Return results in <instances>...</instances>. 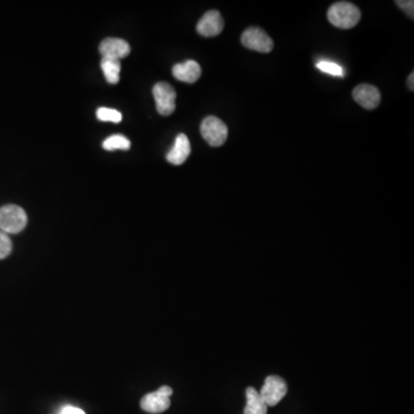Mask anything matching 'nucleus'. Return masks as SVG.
Returning <instances> with one entry per match:
<instances>
[{
	"mask_svg": "<svg viewBox=\"0 0 414 414\" xmlns=\"http://www.w3.org/2000/svg\"><path fill=\"white\" fill-rule=\"evenodd\" d=\"M327 17L334 27L340 29H351L361 21V10L354 3L338 1L329 7Z\"/></svg>",
	"mask_w": 414,
	"mask_h": 414,
	"instance_id": "nucleus-1",
	"label": "nucleus"
},
{
	"mask_svg": "<svg viewBox=\"0 0 414 414\" xmlns=\"http://www.w3.org/2000/svg\"><path fill=\"white\" fill-rule=\"evenodd\" d=\"M28 224L26 210L17 205H6L0 208V229L5 234H17Z\"/></svg>",
	"mask_w": 414,
	"mask_h": 414,
	"instance_id": "nucleus-2",
	"label": "nucleus"
},
{
	"mask_svg": "<svg viewBox=\"0 0 414 414\" xmlns=\"http://www.w3.org/2000/svg\"><path fill=\"white\" fill-rule=\"evenodd\" d=\"M201 136L210 147H217L224 145L228 138V128L224 121L219 117H205L201 124Z\"/></svg>",
	"mask_w": 414,
	"mask_h": 414,
	"instance_id": "nucleus-3",
	"label": "nucleus"
},
{
	"mask_svg": "<svg viewBox=\"0 0 414 414\" xmlns=\"http://www.w3.org/2000/svg\"><path fill=\"white\" fill-rule=\"evenodd\" d=\"M241 42L244 47L260 53H270L274 47V42L271 37L258 27L247 28L242 34Z\"/></svg>",
	"mask_w": 414,
	"mask_h": 414,
	"instance_id": "nucleus-4",
	"label": "nucleus"
},
{
	"mask_svg": "<svg viewBox=\"0 0 414 414\" xmlns=\"http://www.w3.org/2000/svg\"><path fill=\"white\" fill-rule=\"evenodd\" d=\"M154 97L157 105L158 113L168 117L176 108V91L167 82H159L154 87Z\"/></svg>",
	"mask_w": 414,
	"mask_h": 414,
	"instance_id": "nucleus-5",
	"label": "nucleus"
},
{
	"mask_svg": "<svg viewBox=\"0 0 414 414\" xmlns=\"http://www.w3.org/2000/svg\"><path fill=\"white\" fill-rule=\"evenodd\" d=\"M287 392V382L281 376L270 375L265 380L264 386L261 388L259 394L267 406H275L283 399Z\"/></svg>",
	"mask_w": 414,
	"mask_h": 414,
	"instance_id": "nucleus-6",
	"label": "nucleus"
},
{
	"mask_svg": "<svg viewBox=\"0 0 414 414\" xmlns=\"http://www.w3.org/2000/svg\"><path fill=\"white\" fill-rule=\"evenodd\" d=\"M224 28V17L217 10H208L197 24L198 34L204 37L217 36L222 33Z\"/></svg>",
	"mask_w": 414,
	"mask_h": 414,
	"instance_id": "nucleus-7",
	"label": "nucleus"
},
{
	"mask_svg": "<svg viewBox=\"0 0 414 414\" xmlns=\"http://www.w3.org/2000/svg\"><path fill=\"white\" fill-rule=\"evenodd\" d=\"M352 96L354 101L366 110H374L381 103L380 91L371 84H359L352 91Z\"/></svg>",
	"mask_w": 414,
	"mask_h": 414,
	"instance_id": "nucleus-8",
	"label": "nucleus"
},
{
	"mask_svg": "<svg viewBox=\"0 0 414 414\" xmlns=\"http://www.w3.org/2000/svg\"><path fill=\"white\" fill-rule=\"evenodd\" d=\"M99 52L103 58L121 60L131 53V45L120 38H106L99 45Z\"/></svg>",
	"mask_w": 414,
	"mask_h": 414,
	"instance_id": "nucleus-9",
	"label": "nucleus"
},
{
	"mask_svg": "<svg viewBox=\"0 0 414 414\" xmlns=\"http://www.w3.org/2000/svg\"><path fill=\"white\" fill-rule=\"evenodd\" d=\"M140 408L147 413L158 414L167 411L171 408V398L161 395L159 391H154L145 395L140 401Z\"/></svg>",
	"mask_w": 414,
	"mask_h": 414,
	"instance_id": "nucleus-10",
	"label": "nucleus"
},
{
	"mask_svg": "<svg viewBox=\"0 0 414 414\" xmlns=\"http://www.w3.org/2000/svg\"><path fill=\"white\" fill-rule=\"evenodd\" d=\"M173 75L176 80L185 83H194L201 75V65L194 60H187L183 64L175 65Z\"/></svg>",
	"mask_w": 414,
	"mask_h": 414,
	"instance_id": "nucleus-11",
	"label": "nucleus"
},
{
	"mask_svg": "<svg viewBox=\"0 0 414 414\" xmlns=\"http://www.w3.org/2000/svg\"><path fill=\"white\" fill-rule=\"evenodd\" d=\"M191 147L189 138L184 134H180L177 136L174 143V147L172 150L167 154V161L171 164L179 165L183 164L184 161H187L188 158L190 156Z\"/></svg>",
	"mask_w": 414,
	"mask_h": 414,
	"instance_id": "nucleus-12",
	"label": "nucleus"
},
{
	"mask_svg": "<svg viewBox=\"0 0 414 414\" xmlns=\"http://www.w3.org/2000/svg\"><path fill=\"white\" fill-rule=\"evenodd\" d=\"M267 405L254 388L247 389V406L244 414H267Z\"/></svg>",
	"mask_w": 414,
	"mask_h": 414,
	"instance_id": "nucleus-13",
	"label": "nucleus"
},
{
	"mask_svg": "<svg viewBox=\"0 0 414 414\" xmlns=\"http://www.w3.org/2000/svg\"><path fill=\"white\" fill-rule=\"evenodd\" d=\"M101 70H103L105 78L110 84H117L120 81V60H114V59H107L103 58L101 63Z\"/></svg>",
	"mask_w": 414,
	"mask_h": 414,
	"instance_id": "nucleus-14",
	"label": "nucleus"
},
{
	"mask_svg": "<svg viewBox=\"0 0 414 414\" xmlns=\"http://www.w3.org/2000/svg\"><path fill=\"white\" fill-rule=\"evenodd\" d=\"M131 140L124 135H113L104 140L103 147L107 151L124 150L131 149Z\"/></svg>",
	"mask_w": 414,
	"mask_h": 414,
	"instance_id": "nucleus-15",
	"label": "nucleus"
},
{
	"mask_svg": "<svg viewBox=\"0 0 414 414\" xmlns=\"http://www.w3.org/2000/svg\"><path fill=\"white\" fill-rule=\"evenodd\" d=\"M97 117L104 122H113V124H120L122 121V114L119 110L107 108V107L98 108Z\"/></svg>",
	"mask_w": 414,
	"mask_h": 414,
	"instance_id": "nucleus-16",
	"label": "nucleus"
},
{
	"mask_svg": "<svg viewBox=\"0 0 414 414\" xmlns=\"http://www.w3.org/2000/svg\"><path fill=\"white\" fill-rule=\"evenodd\" d=\"M317 68L321 70V72H324V73L333 75V76H345V70H343V68L340 65L336 64V63H331V61L327 60L319 61L317 64Z\"/></svg>",
	"mask_w": 414,
	"mask_h": 414,
	"instance_id": "nucleus-17",
	"label": "nucleus"
},
{
	"mask_svg": "<svg viewBox=\"0 0 414 414\" xmlns=\"http://www.w3.org/2000/svg\"><path fill=\"white\" fill-rule=\"evenodd\" d=\"M12 241L8 238V235L5 234L3 231H0V259L8 257L12 252Z\"/></svg>",
	"mask_w": 414,
	"mask_h": 414,
	"instance_id": "nucleus-18",
	"label": "nucleus"
},
{
	"mask_svg": "<svg viewBox=\"0 0 414 414\" xmlns=\"http://www.w3.org/2000/svg\"><path fill=\"white\" fill-rule=\"evenodd\" d=\"M397 3L398 7L401 8L403 12H405V14L408 15V17H411L412 20L414 19V1L412 0H398L396 1Z\"/></svg>",
	"mask_w": 414,
	"mask_h": 414,
	"instance_id": "nucleus-19",
	"label": "nucleus"
},
{
	"mask_svg": "<svg viewBox=\"0 0 414 414\" xmlns=\"http://www.w3.org/2000/svg\"><path fill=\"white\" fill-rule=\"evenodd\" d=\"M59 414H85V412L83 410H81V408L68 405V406H65Z\"/></svg>",
	"mask_w": 414,
	"mask_h": 414,
	"instance_id": "nucleus-20",
	"label": "nucleus"
},
{
	"mask_svg": "<svg viewBox=\"0 0 414 414\" xmlns=\"http://www.w3.org/2000/svg\"><path fill=\"white\" fill-rule=\"evenodd\" d=\"M158 391H159L161 395L166 396V397L171 398L172 395H173V389H172L171 387H168V386H164V387L159 388Z\"/></svg>",
	"mask_w": 414,
	"mask_h": 414,
	"instance_id": "nucleus-21",
	"label": "nucleus"
},
{
	"mask_svg": "<svg viewBox=\"0 0 414 414\" xmlns=\"http://www.w3.org/2000/svg\"><path fill=\"white\" fill-rule=\"evenodd\" d=\"M408 89H410V90H411V91H413L414 90V73H413V72H412V73L410 74V76H408Z\"/></svg>",
	"mask_w": 414,
	"mask_h": 414,
	"instance_id": "nucleus-22",
	"label": "nucleus"
}]
</instances>
